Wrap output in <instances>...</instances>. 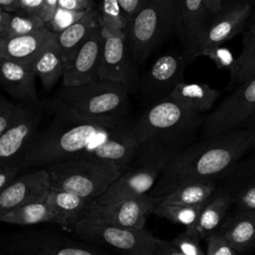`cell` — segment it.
<instances>
[{"mask_svg":"<svg viewBox=\"0 0 255 255\" xmlns=\"http://www.w3.org/2000/svg\"><path fill=\"white\" fill-rule=\"evenodd\" d=\"M253 134L239 128L194 141L170 159L149 194L163 196L189 183L219 181L251 150Z\"/></svg>","mask_w":255,"mask_h":255,"instance_id":"6da1fadb","label":"cell"},{"mask_svg":"<svg viewBox=\"0 0 255 255\" xmlns=\"http://www.w3.org/2000/svg\"><path fill=\"white\" fill-rule=\"evenodd\" d=\"M49 126L40 130L21 160L23 170L45 168L80 156L103 142L128 117L83 120L53 115Z\"/></svg>","mask_w":255,"mask_h":255,"instance_id":"7a4b0ae2","label":"cell"},{"mask_svg":"<svg viewBox=\"0 0 255 255\" xmlns=\"http://www.w3.org/2000/svg\"><path fill=\"white\" fill-rule=\"evenodd\" d=\"M204 119L170 99L146 107L132 119L138 148L173 157L195 141Z\"/></svg>","mask_w":255,"mask_h":255,"instance_id":"3957f363","label":"cell"},{"mask_svg":"<svg viewBox=\"0 0 255 255\" xmlns=\"http://www.w3.org/2000/svg\"><path fill=\"white\" fill-rule=\"evenodd\" d=\"M128 94L123 83L96 79L79 86H62L44 106L52 115L67 118H124L128 117Z\"/></svg>","mask_w":255,"mask_h":255,"instance_id":"277c9868","label":"cell"},{"mask_svg":"<svg viewBox=\"0 0 255 255\" xmlns=\"http://www.w3.org/2000/svg\"><path fill=\"white\" fill-rule=\"evenodd\" d=\"M52 188L76 193L91 201L98 199L124 172L117 164L101 159L76 157L45 167Z\"/></svg>","mask_w":255,"mask_h":255,"instance_id":"5b68a950","label":"cell"},{"mask_svg":"<svg viewBox=\"0 0 255 255\" xmlns=\"http://www.w3.org/2000/svg\"><path fill=\"white\" fill-rule=\"evenodd\" d=\"M174 32H176L175 0H147L126 30L132 62L140 65Z\"/></svg>","mask_w":255,"mask_h":255,"instance_id":"8992f818","label":"cell"},{"mask_svg":"<svg viewBox=\"0 0 255 255\" xmlns=\"http://www.w3.org/2000/svg\"><path fill=\"white\" fill-rule=\"evenodd\" d=\"M1 255H110L93 244L48 228H28L3 234Z\"/></svg>","mask_w":255,"mask_h":255,"instance_id":"52a82bcc","label":"cell"},{"mask_svg":"<svg viewBox=\"0 0 255 255\" xmlns=\"http://www.w3.org/2000/svg\"><path fill=\"white\" fill-rule=\"evenodd\" d=\"M73 233L87 243L106 247L122 255H152L157 241V237L145 228H125L91 219L81 220Z\"/></svg>","mask_w":255,"mask_h":255,"instance_id":"ba28073f","label":"cell"},{"mask_svg":"<svg viewBox=\"0 0 255 255\" xmlns=\"http://www.w3.org/2000/svg\"><path fill=\"white\" fill-rule=\"evenodd\" d=\"M44 109L39 99L16 103L13 122L0 134V164L21 163L40 131Z\"/></svg>","mask_w":255,"mask_h":255,"instance_id":"9c48e42d","label":"cell"},{"mask_svg":"<svg viewBox=\"0 0 255 255\" xmlns=\"http://www.w3.org/2000/svg\"><path fill=\"white\" fill-rule=\"evenodd\" d=\"M170 159L168 156L136 153L128 169L96 201L113 203L149 193Z\"/></svg>","mask_w":255,"mask_h":255,"instance_id":"30bf717a","label":"cell"},{"mask_svg":"<svg viewBox=\"0 0 255 255\" xmlns=\"http://www.w3.org/2000/svg\"><path fill=\"white\" fill-rule=\"evenodd\" d=\"M254 114L255 78L239 85L205 117L202 125L203 137L247 128V125Z\"/></svg>","mask_w":255,"mask_h":255,"instance_id":"8fae6325","label":"cell"},{"mask_svg":"<svg viewBox=\"0 0 255 255\" xmlns=\"http://www.w3.org/2000/svg\"><path fill=\"white\" fill-rule=\"evenodd\" d=\"M161 200V196H152L149 193L113 203H100L93 200L87 207L84 219L119 227L143 229L147 216Z\"/></svg>","mask_w":255,"mask_h":255,"instance_id":"7c38bea8","label":"cell"},{"mask_svg":"<svg viewBox=\"0 0 255 255\" xmlns=\"http://www.w3.org/2000/svg\"><path fill=\"white\" fill-rule=\"evenodd\" d=\"M186 65L183 54L177 53L165 54L153 63L136 87L145 108L170 98L177 85L183 82Z\"/></svg>","mask_w":255,"mask_h":255,"instance_id":"4fadbf2b","label":"cell"},{"mask_svg":"<svg viewBox=\"0 0 255 255\" xmlns=\"http://www.w3.org/2000/svg\"><path fill=\"white\" fill-rule=\"evenodd\" d=\"M51 189L49 171L46 168H32L0 190V215L22 205L46 202Z\"/></svg>","mask_w":255,"mask_h":255,"instance_id":"5bb4252c","label":"cell"},{"mask_svg":"<svg viewBox=\"0 0 255 255\" xmlns=\"http://www.w3.org/2000/svg\"><path fill=\"white\" fill-rule=\"evenodd\" d=\"M103 36L104 51L98 78L123 83L128 87L129 93L136 91L138 80L131 68L132 60L126 33L103 34Z\"/></svg>","mask_w":255,"mask_h":255,"instance_id":"9a60e30c","label":"cell"},{"mask_svg":"<svg viewBox=\"0 0 255 255\" xmlns=\"http://www.w3.org/2000/svg\"><path fill=\"white\" fill-rule=\"evenodd\" d=\"M138 146L139 143L132 127V119L128 118L103 142L92 146L78 157H89L113 162L125 171L132 162Z\"/></svg>","mask_w":255,"mask_h":255,"instance_id":"2e32d148","label":"cell"},{"mask_svg":"<svg viewBox=\"0 0 255 255\" xmlns=\"http://www.w3.org/2000/svg\"><path fill=\"white\" fill-rule=\"evenodd\" d=\"M176 34L183 44L187 64L196 58L201 35L206 27L205 0H175Z\"/></svg>","mask_w":255,"mask_h":255,"instance_id":"e0dca14e","label":"cell"},{"mask_svg":"<svg viewBox=\"0 0 255 255\" xmlns=\"http://www.w3.org/2000/svg\"><path fill=\"white\" fill-rule=\"evenodd\" d=\"M103 51L104 36L99 27L92 32L65 71L62 86H79L99 79Z\"/></svg>","mask_w":255,"mask_h":255,"instance_id":"ac0fdd59","label":"cell"},{"mask_svg":"<svg viewBox=\"0 0 255 255\" xmlns=\"http://www.w3.org/2000/svg\"><path fill=\"white\" fill-rule=\"evenodd\" d=\"M55 38L56 34L44 27L30 34L0 39V58L33 67L38 56Z\"/></svg>","mask_w":255,"mask_h":255,"instance_id":"d6986e66","label":"cell"},{"mask_svg":"<svg viewBox=\"0 0 255 255\" xmlns=\"http://www.w3.org/2000/svg\"><path fill=\"white\" fill-rule=\"evenodd\" d=\"M251 7L249 4H238L219 15L212 23L206 25L198 43L196 58L202 50L220 46L239 33L249 17Z\"/></svg>","mask_w":255,"mask_h":255,"instance_id":"ffe728a7","label":"cell"},{"mask_svg":"<svg viewBox=\"0 0 255 255\" xmlns=\"http://www.w3.org/2000/svg\"><path fill=\"white\" fill-rule=\"evenodd\" d=\"M91 200L76 193L52 188L46 203L54 217L55 223L63 230L74 232L77 224L85 218Z\"/></svg>","mask_w":255,"mask_h":255,"instance_id":"44dd1931","label":"cell"},{"mask_svg":"<svg viewBox=\"0 0 255 255\" xmlns=\"http://www.w3.org/2000/svg\"><path fill=\"white\" fill-rule=\"evenodd\" d=\"M36 73L33 67L0 58V82L3 90L16 102L37 100Z\"/></svg>","mask_w":255,"mask_h":255,"instance_id":"7402d4cb","label":"cell"},{"mask_svg":"<svg viewBox=\"0 0 255 255\" xmlns=\"http://www.w3.org/2000/svg\"><path fill=\"white\" fill-rule=\"evenodd\" d=\"M99 27V11L92 9L74 25L59 34H56V42L65 63V71L68 69L72 60L90 37L92 32Z\"/></svg>","mask_w":255,"mask_h":255,"instance_id":"603a6c76","label":"cell"},{"mask_svg":"<svg viewBox=\"0 0 255 255\" xmlns=\"http://www.w3.org/2000/svg\"><path fill=\"white\" fill-rule=\"evenodd\" d=\"M232 205L233 194L228 189L218 186L204 205L195 226L201 238L206 239L211 233L220 228Z\"/></svg>","mask_w":255,"mask_h":255,"instance_id":"cb8c5ba5","label":"cell"},{"mask_svg":"<svg viewBox=\"0 0 255 255\" xmlns=\"http://www.w3.org/2000/svg\"><path fill=\"white\" fill-rule=\"evenodd\" d=\"M221 92L206 84L181 82L173 90L170 100L188 111L203 114L210 110Z\"/></svg>","mask_w":255,"mask_h":255,"instance_id":"d4e9b609","label":"cell"},{"mask_svg":"<svg viewBox=\"0 0 255 255\" xmlns=\"http://www.w3.org/2000/svg\"><path fill=\"white\" fill-rule=\"evenodd\" d=\"M219 230L236 252L255 248V214H232L225 218Z\"/></svg>","mask_w":255,"mask_h":255,"instance_id":"484cf974","label":"cell"},{"mask_svg":"<svg viewBox=\"0 0 255 255\" xmlns=\"http://www.w3.org/2000/svg\"><path fill=\"white\" fill-rule=\"evenodd\" d=\"M33 69L41 80L45 91H50L65 73V63L56 38L42 51L33 64Z\"/></svg>","mask_w":255,"mask_h":255,"instance_id":"4316f807","label":"cell"},{"mask_svg":"<svg viewBox=\"0 0 255 255\" xmlns=\"http://www.w3.org/2000/svg\"><path fill=\"white\" fill-rule=\"evenodd\" d=\"M218 188V181H200L180 186L161 196L162 202L197 205L206 202Z\"/></svg>","mask_w":255,"mask_h":255,"instance_id":"83f0119b","label":"cell"},{"mask_svg":"<svg viewBox=\"0 0 255 255\" xmlns=\"http://www.w3.org/2000/svg\"><path fill=\"white\" fill-rule=\"evenodd\" d=\"M0 220L7 224L19 226L55 223L54 217L46 202H36L19 206L3 215H0Z\"/></svg>","mask_w":255,"mask_h":255,"instance_id":"f1b7e54d","label":"cell"},{"mask_svg":"<svg viewBox=\"0 0 255 255\" xmlns=\"http://www.w3.org/2000/svg\"><path fill=\"white\" fill-rule=\"evenodd\" d=\"M206 202L197 205H182L160 201L154 206L152 213L173 223L183 225L185 228H195Z\"/></svg>","mask_w":255,"mask_h":255,"instance_id":"f546056e","label":"cell"},{"mask_svg":"<svg viewBox=\"0 0 255 255\" xmlns=\"http://www.w3.org/2000/svg\"><path fill=\"white\" fill-rule=\"evenodd\" d=\"M255 78V31L249 30L243 41L242 52L236 59L234 75L228 88L239 86Z\"/></svg>","mask_w":255,"mask_h":255,"instance_id":"4dcf8cb0","label":"cell"},{"mask_svg":"<svg viewBox=\"0 0 255 255\" xmlns=\"http://www.w3.org/2000/svg\"><path fill=\"white\" fill-rule=\"evenodd\" d=\"M99 14L100 28L103 34L126 33L128 20L119 0H102Z\"/></svg>","mask_w":255,"mask_h":255,"instance_id":"1f68e13d","label":"cell"},{"mask_svg":"<svg viewBox=\"0 0 255 255\" xmlns=\"http://www.w3.org/2000/svg\"><path fill=\"white\" fill-rule=\"evenodd\" d=\"M220 180L223 182L221 187L231 193L240 186L255 181V150L249 156L242 157Z\"/></svg>","mask_w":255,"mask_h":255,"instance_id":"d6a6232c","label":"cell"},{"mask_svg":"<svg viewBox=\"0 0 255 255\" xmlns=\"http://www.w3.org/2000/svg\"><path fill=\"white\" fill-rule=\"evenodd\" d=\"M44 27H46V23L39 14L18 10L12 14L10 26L5 35L0 39L30 34Z\"/></svg>","mask_w":255,"mask_h":255,"instance_id":"836d02e7","label":"cell"},{"mask_svg":"<svg viewBox=\"0 0 255 255\" xmlns=\"http://www.w3.org/2000/svg\"><path fill=\"white\" fill-rule=\"evenodd\" d=\"M233 194V214H255V181L237 188Z\"/></svg>","mask_w":255,"mask_h":255,"instance_id":"e575fe53","label":"cell"},{"mask_svg":"<svg viewBox=\"0 0 255 255\" xmlns=\"http://www.w3.org/2000/svg\"><path fill=\"white\" fill-rule=\"evenodd\" d=\"M88 12L69 10L58 6L52 19L46 23V27L53 33L59 34L81 20Z\"/></svg>","mask_w":255,"mask_h":255,"instance_id":"d590c367","label":"cell"},{"mask_svg":"<svg viewBox=\"0 0 255 255\" xmlns=\"http://www.w3.org/2000/svg\"><path fill=\"white\" fill-rule=\"evenodd\" d=\"M200 238L195 228H185L170 242L185 255H207L199 244Z\"/></svg>","mask_w":255,"mask_h":255,"instance_id":"8d00e7d4","label":"cell"},{"mask_svg":"<svg viewBox=\"0 0 255 255\" xmlns=\"http://www.w3.org/2000/svg\"><path fill=\"white\" fill-rule=\"evenodd\" d=\"M199 56L207 57L212 60L218 69L229 71L230 78L234 75L236 68V59H234L232 53L228 49L222 48L220 46L210 47L199 52L197 57Z\"/></svg>","mask_w":255,"mask_h":255,"instance_id":"74e56055","label":"cell"},{"mask_svg":"<svg viewBox=\"0 0 255 255\" xmlns=\"http://www.w3.org/2000/svg\"><path fill=\"white\" fill-rule=\"evenodd\" d=\"M16 104L4 97L0 99V134L3 133L11 125L14 119Z\"/></svg>","mask_w":255,"mask_h":255,"instance_id":"f35d334b","label":"cell"},{"mask_svg":"<svg viewBox=\"0 0 255 255\" xmlns=\"http://www.w3.org/2000/svg\"><path fill=\"white\" fill-rule=\"evenodd\" d=\"M23 171L20 163L0 164V190L10 185Z\"/></svg>","mask_w":255,"mask_h":255,"instance_id":"ab89813d","label":"cell"},{"mask_svg":"<svg viewBox=\"0 0 255 255\" xmlns=\"http://www.w3.org/2000/svg\"><path fill=\"white\" fill-rule=\"evenodd\" d=\"M122 8L124 10L125 16L128 23L132 20L134 15L139 11V9L144 5L147 0H119Z\"/></svg>","mask_w":255,"mask_h":255,"instance_id":"60d3db41","label":"cell"},{"mask_svg":"<svg viewBox=\"0 0 255 255\" xmlns=\"http://www.w3.org/2000/svg\"><path fill=\"white\" fill-rule=\"evenodd\" d=\"M59 7L76 10V11H91L93 8V0H59Z\"/></svg>","mask_w":255,"mask_h":255,"instance_id":"b9f144b4","label":"cell"},{"mask_svg":"<svg viewBox=\"0 0 255 255\" xmlns=\"http://www.w3.org/2000/svg\"><path fill=\"white\" fill-rule=\"evenodd\" d=\"M152 255H185L176 248L170 241H165L157 238L156 247Z\"/></svg>","mask_w":255,"mask_h":255,"instance_id":"7bdbcfd3","label":"cell"},{"mask_svg":"<svg viewBox=\"0 0 255 255\" xmlns=\"http://www.w3.org/2000/svg\"><path fill=\"white\" fill-rule=\"evenodd\" d=\"M58 6H59V0H44L42 9L39 15L42 17L45 23H48L52 19Z\"/></svg>","mask_w":255,"mask_h":255,"instance_id":"ee69618b","label":"cell"},{"mask_svg":"<svg viewBox=\"0 0 255 255\" xmlns=\"http://www.w3.org/2000/svg\"><path fill=\"white\" fill-rule=\"evenodd\" d=\"M44 0H19L20 10L40 14Z\"/></svg>","mask_w":255,"mask_h":255,"instance_id":"f6af8a7d","label":"cell"},{"mask_svg":"<svg viewBox=\"0 0 255 255\" xmlns=\"http://www.w3.org/2000/svg\"><path fill=\"white\" fill-rule=\"evenodd\" d=\"M11 18H12L11 12H7V11L1 9V12H0V38H2L5 35V33L7 32L8 28L10 26Z\"/></svg>","mask_w":255,"mask_h":255,"instance_id":"bcb514c9","label":"cell"},{"mask_svg":"<svg viewBox=\"0 0 255 255\" xmlns=\"http://www.w3.org/2000/svg\"><path fill=\"white\" fill-rule=\"evenodd\" d=\"M1 9L7 12H16L20 10L19 0H0Z\"/></svg>","mask_w":255,"mask_h":255,"instance_id":"7dc6e473","label":"cell"},{"mask_svg":"<svg viewBox=\"0 0 255 255\" xmlns=\"http://www.w3.org/2000/svg\"><path fill=\"white\" fill-rule=\"evenodd\" d=\"M224 0H205V6L207 11L211 13H217L222 8V3Z\"/></svg>","mask_w":255,"mask_h":255,"instance_id":"c3c4849f","label":"cell"},{"mask_svg":"<svg viewBox=\"0 0 255 255\" xmlns=\"http://www.w3.org/2000/svg\"><path fill=\"white\" fill-rule=\"evenodd\" d=\"M247 128L255 130V114L253 115V117L250 119L248 125H247Z\"/></svg>","mask_w":255,"mask_h":255,"instance_id":"681fc988","label":"cell"},{"mask_svg":"<svg viewBox=\"0 0 255 255\" xmlns=\"http://www.w3.org/2000/svg\"><path fill=\"white\" fill-rule=\"evenodd\" d=\"M254 134H253V142H252V148L251 150H255V130H253Z\"/></svg>","mask_w":255,"mask_h":255,"instance_id":"f907efd6","label":"cell"},{"mask_svg":"<svg viewBox=\"0 0 255 255\" xmlns=\"http://www.w3.org/2000/svg\"><path fill=\"white\" fill-rule=\"evenodd\" d=\"M249 30H251V31H255V21H254L253 25L250 27V29H249Z\"/></svg>","mask_w":255,"mask_h":255,"instance_id":"816d5d0a","label":"cell"}]
</instances>
